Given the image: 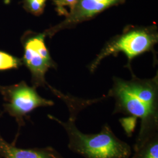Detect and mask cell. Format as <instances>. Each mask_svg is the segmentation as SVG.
Returning <instances> with one entry per match:
<instances>
[{
  "mask_svg": "<svg viewBox=\"0 0 158 158\" xmlns=\"http://www.w3.org/2000/svg\"><path fill=\"white\" fill-rule=\"evenodd\" d=\"M109 95L116 100L114 113H124L141 119L134 151L158 133V86L155 81H115Z\"/></svg>",
  "mask_w": 158,
  "mask_h": 158,
  "instance_id": "obj_1",
  "label": "cell"
},
{
  "mask_svg": "<svg viewBox=\"0 0 158 158\" xmlns=\"http://www.w3.org/2000/svg\"><path fill=\"white\" fill-rule=\"evenodd\" d=\"M76 115L77 113H71L68 121L64 122L48 115L49 118L60 125L66 131L70 151L85 158H130L131 148L115 135L109 125H104L98 134H85L76 125Z\"/></svg>",
  "mask_w": 158,
  "mask_h": 158,
  "instance_id": "obj_2",
  "label": "cell"
},
{
  "mask_svg": "<svg viewBox=\"0 0 158 158\" xmlns=\"http://www.w3.org/2000/svg\"><path fill=\"white\" fill-rule=\"evenodd\" d=\"M0 94L4 102V111L15 119L18 131L25 125L24 117L35 109L54 105L53 102L42 97L36 88L29 87L25 81L11 85H0Z\"/></svg>",
  "mask_w": 158,
  "mask_h": 158,
  "instance_id": "obj_3",
  "label": "cell"
},
{
  "mask_svg": "<svg viewBox=\"0 0 158 158\" xmlns=\"http://www.w3.org/2000/svg\"><path fill=\"white\" fill-rule=\"evenodd\" d=\"M45 34L28 31L23 35L21 42L23 48L22 61L32 74L33 87L46 85L45 75L53 63L45 43Z\"/></svg>",
  "mask_w": 158,
  "mask_h": 158,
  "instance_id": "obj_4",
  "label": "cell"
},
{
  "mask_svg": "<svg viewBox=\"0 0 158 158\" xmlns=\"http://www.w3.org/2000/svg\"><path fill=\"white\" fill-rule=\"evenodd\" d=\"M156 40L155 35L146 31L135 30L127 32L106 48L93 63L91 68H95L104 57L118 52H123L129 59H132L150 49Z\"/></svg>",
  "mask_w": 158,
  "mask_h": 158,
  "instance_id": "obj_5",
  "label": "cell"
},
{
  "mask_svg": "<svg viewBox=\"0 0 158 158\" xmlns=\"http://www.w3.org/2000/svg\"><path fill=\"white\" fill-rule=\"evenodd\" d=\"M124 0H79L77 5L66 15V19L60 25L79 23L94 17L113 6L118 5ZM60 26V27H61Z\"/></svg>",
  "mask_w": 158,
  "mask_h": 158,
  "instance_id": "obj_6",
  "label": "cell"
},
{
  "mask_svg": "<svg viewBox=\"0 0 158 158\" xmlns=\"http://www.w3.org/2000/svg\"><path fill=\"white\" fill-rule=\"evenodd\" d=\"M0 156L2 158H63L52 147L23 149L0 138Z\"/></svg>",
  "mask_w": 158,
  "mask_h": 158,
  "instance_id": "obj_7",
  "label": "cell"
},
{
  "mask_svg": "<svg viewBox=\"0 0 158 158\" xmlns=\"http://www.w3.org/2000/svg\"><path fill=\"white\" fill-rule=\"evenodd\" d=\"M132 158H158V133L148 138L134 150Z\"/></svg>",
  "mask_w": 158,
  "mask_h": 158,
  "instance_id": "obj_8",
  "label": "cell"
},
{
  "mask_svg": "<svg viewBox=\"0 0 158 158\" xmlns=\"http://www.w3.org/2000/svg\"><path fill=\"white\" fill-rule=\"evenodd\" d=\"M21 59L11 54L0 51V71L18 69L23 64Z\"/></svg>",
  "mask_w": 158,
  "mask_h": 158,
  "instance_id": "obj_9",
  "label": "cell"
},
{
  "mask_svg": "<svg viewBox=\"0 0 158 158\" xmlns=\"http://www.w3.org/2000/svg\"><path fill=\"white\" fill-rule=\"evenodd\" d=\"M46 1L47 0H23V8L34 15L39 16L44 11Z\"/></svg>",
  "mask_w": 158,
  "mask_h": 158,
  "instance_id": "obj_10",
  "label": "cell"
},
{
  "mask_svg": "<svg viewBox=\"0 0 158 158\" xmlns=\"http://www.w3.org/2000/svg\"><path fill=\"white\" fill-rule=\"evenodd\" d=\"M56 7L57 11L63 15H67L65 8L67 6L71 11L77 5L79 0H52ZM69 14V13H68Z\"/></svg>",
  "mask_w": 158,
  "mask_h": 158,
  "instance_id": "obj_11",
  "label": "cell"
},
{
  "mask_svg": "<svg viewBox=\"0 0 158 158\" xmlns=\"http://www.w3.org/2000/svg\"><path fill=\"white\" fill-rule=\"evenodd\" d=\"M136 119L137 118L135 117H130L126 118L121 119L119 120L123 127L124 128L125 131H126L127 135H131V133L134 131V129L135 127Z\"/></svg>",
  "mask_w": 158,
  "mask_h": 158,
  "instance_id": "obj_12",
  "label": "cell"
},
{
  "mask_svg": "<svg viewBox=\"0 0 158 158\" xmlns=\"http://www.w3.org/2000/svg\"><path fill=\"white\" fill-rule=\"evenodd\" d=\"M1 137H2V136H1V135H0V138H1Z\"/></svg>",
  "mask_w": 158,
  "mask_h": 158,
  "instance_id": "obj_13",
  "label": "cell"
},
{
  "mask_svg": "<svg viewBox=\"0 0 158 158\" xmlns=\"http://www.w3.org/2000/svg\"><path fill=\"white\" fill-rule=\"evenodd\" d=\"M0 158H2V157H1V156H0Z\"/></svg>",
  "mask_w": 158,
  "mask_h": 158,
  "instance_id": "obj_14",
  "label": "cell"
}]
</instances>
